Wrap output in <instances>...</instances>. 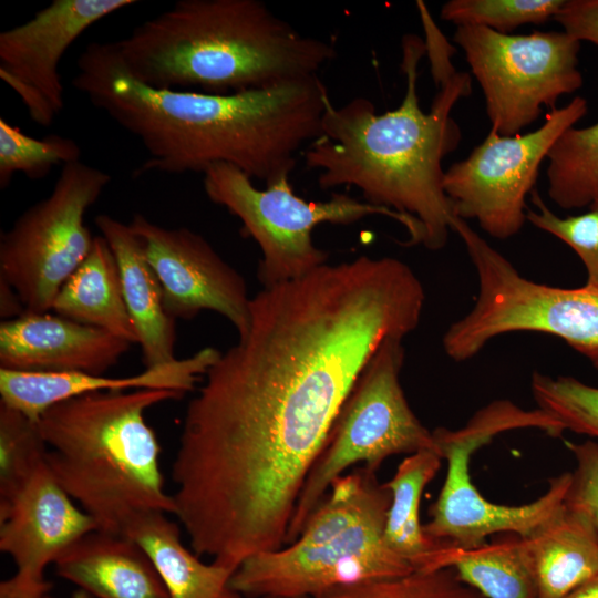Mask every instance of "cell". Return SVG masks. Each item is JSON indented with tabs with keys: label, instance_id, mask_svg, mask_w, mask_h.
I'll return each mask as SVG.
<instances>
[{
	"label": "cell",
	"instance_id": "28",
	"mask_svg": "<svg viewBox=\"0 0 598 598\" xmlns=\"http://www.w3.org/2000/svg\"><path fill=\"white\" fill-rule=\"evenodd\" d=\"M47 452L37 421L0 402V506L45 464Z\"/></svg>",
	"mask_w": 598,
	"mask_h": 598
},
{
	"label": "cell",
	"instance_id": "30",
	"mask_svg": "<svg viewBox=\"0 0 598 598\" xmlns=\"http://www.w3.org/2000/svg\"><path fill=\"white\" fill-rule=\"evenodd\" d=\"M565 0H450L440 11L444 21L483 27L503 34L524 24H544L555 18Z\"/></svg>",
	"mask_w": 598,
	"mask_h": 598
},
{
	"label": "cell",
	"instance_id": "9",
	"mask_svg": "<svg viewBox=\"0 0 598 598\" xmlns=\"http://www.w3.org/2000/svg\"><path fill=\"white\" fill-rule=\"evenodd\" d=\"M402 342L399 337L385 339L354 383L306 478L286 543L299 536L332 482L349 467L362 463L377 472L392 455L436 450L433 432L416 417L400 383Z\"/></svg>",
	"mask_w": 598,
	"mask_h": 598
},
{
	"label": "cell",
	"instance_id": "11",
	"mask_svg": "<svg viewBox=\"0 0 598 598\" xmlns=\"http://www.w3.org/2000/svg\"><path fill=\"white\" fill-rule=\"evenodd\" d=\"M111 179L81 159L65 164L50 194L1 234L0 278L16 290L25 312L52 310L59 290L91 251L95 236L84 217Z\"/></svg>",
	"mask_w": 598,
	"mask_h": 598
},
{
	"label": "cell",
	"instance_id": "22",
	"mask_svg": "<svg viewBox=\"0 0 598 598\" xmlns=\"http://www.w3.org/2000/svg\"><path fill=\"white\" fill-rule=\"evenodd\" d=\"M123 534L150 556L169 598H241L230 585L235 570L213 561L203 563L184 546L178 525L167 513L135 514L124 526Z\"/></svg>",
	"mask_w": 598,
	"mask_h": 598
},
{
	"label": "cell",
	"instance_id": "27",
	"mask_svg": "<svg viewBox=\"0 0 598 598\" xmlns=\"http://www.w3.org/2000/svg\"><path fill=\"white\" fill-rule=\"evenodd\" d=\"M81 147L70 137L49 134L35 138L0 118V187L4 189L17 173L30 179L47 176L58 165L80 161Z\"/></svg>",
	"mask_w": 598,
	"mask_h": 598
},
{
	"label": "cell",
	"instance_id": "1",
	"mask_svg": "<svg viewBox=\"0 0 598 598\" xmlns=\"http://www.w3.org/2000/svg\"><path fill=\"white\" fill-rule=\"evenodd\" d=\"M404 261L360 256L260 290L249 329L207 370L172 466L182 516L241 554L280 548L341 406L390 337L419 326Z\"/></svg>",
	"mask_w": 598,
	"mask_h": 598
},
{
	"label": "cell",
	"instance_id": "6",
	"mask_svg": "<svg viewBox=\"0 0 598 598\" xmlns=\"http://www.w3.org/2000/svg\"><path fill=\"white\" fill-rule=\"evenodd\" d=\"M391 493L364 466L332 482L287 547L243 561L230 585L247 598H315L409 575L413 566L384 538Z\"/></svg>",
	"mask_w": 598,
	"mask_h": 598
},
{
	"label": "cell",
	"instance_id": "29",
	"mask_svg": "<svg viewBox=\"0 0 598 598\" xmlns=\"http://www.w3.org/2000/svg\"><path fill=\"white\" fill-rule=\"evenodd\" d=\"M530 391L537 409L565 431L598 440V388L569 375L532 374Z\"/></svg>",
	"mask_w": 598,
	"mask_h": 598
},
{
	"label": "cell",
	"instance_id": "20",
	"mask_svg": "<svg viewBox=\"0 0 598 598\" xmlns=\"http://www.w3.org/2000/svg\"><path fill=\"white\" fill-rule=\"evenodd\" d=\"M94 223L116 259L124 300L138 337L145 368L175 361V319L164 308L159 281L141 239L130 224L110 215L100 214Z\"/></svg>",
	"mask_w": 598,
	"mask_h": 598
},
{
	"label": "cell",
	"instance_id": "5",
	"mask_svg": "<svg viewBox=\"0 0 598 598\" xmlns=\"http://www.w3.org/2000/svg\"><path fill=\"white\" fill-rule=\"evenodd\" d=\"M181 396L156 389L92 392L58 402L37 420L49 471L97 529L123 534L135 514H174L161 446L144 415Z\"/></svg>",
	"mask_w": 598,
	"mask_h": 598
},
{
	"label": "cell",
	"instance_id": "18",
	"mask_svg": "<svg viewBox=\"0 0 598 598\" xmlns=\"http://www.w3.org/2000/svg\"><path fill=\"white\" fill-rule=\"evenodd\" d=\"M220 355L206 347L185 359L145 368L143 372L107 378L84 372H25L0 369L1 402L37 421L53 404L92 392L128 391L130 389L169 390L184 395Z\"/></svg>",
	"mask_w": 598,
	"mask_h": 598
},
{
	"label": "cell",
	"instance_id": "10",
	"mask_svg": "<svg viewBox=\"0 0 598 598\" xmlns=\"http://www.w3.org/2000/svg\"><path fill=\"white\" fill-rule=\"evenodd\" d=\"M517 429H538L554 435L558 424L537 408L527 411L509 401H496L481 409L458 430L437 427L432 431L435 447L447 462V471L440 494L430 508V520L423 525L427 537L473 547L494 534L527 536L561 508L570 484V472L551 478L542 496L523 505L489 502L472 483V454L495 435Z\"/></svg>",
	"mask_w": 598,
	"mask_h": 598
},
{
	"label": "cell",
	"instance_id": "25",
	"mask_svg": "<svg viewBox=\"0 0 598 598\" xmlns=\"http://www.w3.org/2000/svg\"><path fill=\"white\" fill-rule=\"evenodd\" d=\"M435 448L408 455L393 477L385 483L391 493L384 538L388 546L420 570L427 555L439 545L426 536L420 520V502L425 486L434 478L440 466Z\"/></svg>",
	"mask_w": 598,
	"mask_h": 598
},
{
	"label": "cell",
	"instance_id": "33",
	"mask_svg": "<svg viewBox=\"0 0 598 598\" xmlns=\"http://www.w3.org/2000/svg\"><path fill=\"white\" fill-rule=\"evenodd\" d=\"M575 458L564 505L582 515L598 534V442L568 443Z\"/></svg>",
	"mask_w": 598,
	"mask_h": 598
},
{
	"label": "cell",
	"instance_id": "16",
	"mask_svg": "<svg viewBox=\"0 0 598 598\" xmlns=\"http://www.w3.org/2000/svg\"><path fill=\"white\" fill-rule=\"evenodd\" d=\"M97 529L94 520L59 485L47 462L0 506V550L17 573L0 584V598H44V569L75 540Z\"/></svg>",
	"mask_w": 598,
	"mask_h": 598
},
{
	"label": "cell",
	"instance_id": "32",
	"mask_svg": "<svg viewBox=\"0 0 598 598\" xmlns=\"http://www.w3.org/2000/svg\"><path fill=\"white\" fill-rule=\"evenodd\" d=\"M529 197L535 209H527V221L569 246L586 268L585 286L598 291V212L560 217L547 207L536 189Z\"/></svg>",
	"mask_w": 598,
	"mask_h": 598
},
{
	"label": "cell",
	"instance_id": "14",
	"mask_svg": "<svg viewBox=\"0 0 598 598\" xmlns=\"http://www.w3.org/2000/svg\"><path fill=\"white\" fill-rule=\"evenodd\" d=\"M135 0H53L25 22L0 33V79L32 122L50 126L64 106L60 63L93 24Z\"/></svg>",
	"mask_w": 598,
	"mask_h": 598
},
{
	"label": "cell",
	"instance_id": "3",
	"mask_svg": "<svg viewBox=\"0 0 598 598\" xmlns=\"http://www.w3.org/2000/svg\"><path fill=\"white\" fill-rule=\"evenodd\" d=\"M401 69L406 90L400 105L378 114L373 103L355 97L342 106L330 102L320 137L302 152L305 164L317 169L322 189L354 186L363 200L417 219L422 245L439 250L446 245L455 217L443 187L442 162L462 140L452 110L472 92V79L456 72L440 84L429 112L420 106L417 66L426 52L414 34L402 40Z\"/></svg>",
	"mask_w": 598,
	"mask_h": 598
},
{
	"label": "cell",
	"instance_id": "35",
	"mask_svg": "<svg viewBox=\"0 0 598 598\" xmlns=\"http://www.w3.org/2000/svg\"><path fill=\"white\" fill-rule=\"evenodd\" d=\"M25 312L16 290L0 278V316L4 320L16 319Z\"/></svg>",
	"mask_w": 598,
	"mask_h": 598
},
{
	"label": "cell",
	"instance_id": "8",
	"mask_svg": "<svg viewBox=\"0 0 598 598\" xmlns=\"http://www.w3.org/2000/svg\"><path fill=\"white\" fill-rule=\"evenodd\" d=\"M208 199L241 221V234L261 250L258 279L264 288L300 278L327 264L328 254L316 247L312 230L322 223L348 225L371 215L401 224L409 245L423 243L421 223L393 209L350 195L334 193L328 200L309 202L295 194L289 176L258 188L252 179L229 164H215L204 173Z\"/></svg>",
	"mask_w": 598,
	"mask_h": 598
},
{
	"label": "cell",
	"instance_id": "38",
	"mask_svg": "<svg viewBox=\"0 0 598 598\" xmlns=\"http://www.w3.org/2000/svg\"><path fill=\"white\" fill-rule=\"evenodd\" d=\"M44 598H52V597H50V596L48 595V596H47V597H44Z\"/></svg>",
	"mask_w": 598,
	"mask_h": 598
},
{
	"label": "cell",
	"instance_id": "23",
	"mask_svg": "<svg viewBox=\"0 0 598 598\" xmlns=\"http://www.w3.org/2000/svg\"><path fill=\"white\" fill-rule=\"evenodd\" d=\"M52 310L132 344L138 343L124 300L116 259L101 235L94 237L91 251L59 290Z\"/></svg>",
	"mask_w": 598,
	"mask_h": 598
},
{
	"label": "cell",
	"instance_id": "4",
	"mask_svg": "<svg viewBox=\"0 0 598 598\" xmlns=\"http://www.w3.org/2000/svg\"><path fill=\"white\" fill-rule=\"evenodd\" d=\"M113 45L138 82L208 94L316 76L337 55L260 0H178Z\"/></svg>",
	"mask_w": 598,
	"mask_h": 598
},
{
	"label": "cell",
	"instance_id": "21",
	"mask_svg": "<svg viewBox=\"0 0 598 598\" xmlns=\"http://www.w3.org/2000/svg\"><path fill=\"white\" fill-rule=\"evenodd\" d=\"M520 537L536 598H564L598 575V534L582 515L565 505Z\"/></svg>",
	"mask_w": 598,
	"mask_h": 598
},
{
	"label": "cell",
	"instance_id": "2",
	"mask_svg": "<svg viewBox=\"0 0 598 598\" xmlns=\"http://www.w3.org/2000/svg\"><path fill=\"white\" fill-rule=\"evenodd\" d=\"M76 66L72 86L147 152L135 177L221 163L265 185L290 176L298 153L321 136L331 101L318 75L230 94L154 89L127 72L113 42L89 43Z\"/></svg>",
	"mask_w": 598,
	"mask_h": 598
},
{
	"label": "cell",
	"instance_id": "31",
	"mask_svg": "<svg viewBox=\"0 0 598 598\" xmlns=\"http://www.w3.org/2000/svg\"><path fill=\"white\" fill-rule=\"evenodd\" d=\"M315 598H484L458 579L452 568L416 570L369 581Z\"/></svg>",
	"mask_w": 598,
	"mask_h": 598
},
{
	"label": "cell",
	"instance_id": "13",
	"mask_svg": "<svg viewBox=\"0 0 598 598\" xmlns=\"http://www.w3.org/2000/svg\"><path fill=\"white\" fill-rule=\"evenodd\" d=\"M587 111V100L575 96L550 110L535 131L503 136L491 128L466 158L444 173L443 187L455 217L475 220L496 239L517 235L527 221L526 198L535 189L542 163L560 134Z\"/></svg>",
	"mask_w": 598,
	"mask_h": 598
},
{
	"label": "cell",
	"instance_id": "7",
	"mask_svg": "<svg viewBox=\"0 0 598 598\" xmlns=\"http://www.w3.org/2000/svg\"><path fill=\"white\" fill-rule=\"evenodd\" d=\"M452 230L462 239L475 268L478 292L472 309L443 336L450 359L470 360L502 334L538 332L561 339L598 371L597 290L529 280L467 221L454 217Z\"/></svg>",
	"mask_w": 598,
	"mask_h": 598
},
{
	"label": "cell",
	"instance_id": "17",
	"mask_svg": "<svg viewBox=\"0 0 598 598\" xmlns=\"http://www.w3.org/2000/svg\"><path fill=\"white\" fill-rule=\"evenodd\" d=\"M132 343L59 315L23 313L0 324V369L103 375Z\"/></svg>",
	"mask_w": 598,
	"mask_h": 598
},
{
	"label": "cell",
	"instance_id": "15",
	"mask_svg": "<svg viewBox=\"0 0 598 598\" xmlns=\"http://www.w3.org/2000/svg\"><path fill=\"white\" fill-rule=\"evenodd\" d=\"M159 281L164 308L174 318L192 319L204 310L225 317L246 334L250 301L243 276L198 233L161 226L142 214L130 223Z\"/></svg>",
	"mask_w": 598,
	"mask_h": 598
},
{
	"label": "cell",
	"instance_id": "24",
	"mask_svg": "<svg viewBox=\"0 0 598 598\" xmlns=\"http://www.w3.org/2000/svg\"><path fill=\"white\" fill-rule=\"evenodd\" d=\"M452 568L460 580L484 598H536L522 537L502 533L491 542L464 547L440 540L420 570Z\"/></svg>",
	"mask_w": 598,
	"mask_h": 598
},
{
	"label": "cell",
	"instance_id": "37",
	"mask_svg": "<svg viewBox=\"0 0 598 598\" xmlns=\"http://www.w3.org/2000/svg\"><path fill=\"white\" fill-rule=\"evenodd\" d=\"M71 598H92V596L86 591L80 589L75 591Z\"/></svg>",
	"mask_w": 598,
	"mask_h": 598
},
{
	"label": "cell",
	"instance_id": "36",
	"mask_svg": "<svg viewBox=\"0 0 598 598\" xmlns=\"http://www.w3.org/2000/svg\"><path fill=\"white\" fill-rule=\"evenodd\" d=\"M564 598H598V575L579 585Z\"/></svg>",
	"mask_w": 598,
	"mask_h": 598
},
{
	"label": "cell",
	"instance_id": "19",
	"mask_svg": "<svg viewBox=\"0 0 598 598\" xmlns=\"http://www.w3.org/2000/svg\"><path fill=\"white\" fill-rule=\"evenodd\" d=\"M53 565L60 577L96 598H169L150 556L124 534L91 530Z\"/></svg>",
	"mask_w": 598,
	"mask_h": 598
},
{
	"label": "cell",
	"instance_id": "34",
	"mask_svg": "<svg viewBox=\"0 0 598 598\" xmlns=\"http://www.w3.org/2000/svg\"><path fill=\"white\" fill-rule=\"evenodd\" d=\"M554 20L579 42L598 45V0H565Z\"/></svg>",
	"mask_w": 598,
	"mask_h": 598
},
{
	"label": "cell",
	"instance_id": "12",
	"mask_svg": "<svg viewBox=\"0 0 598 598\" xmlns=\"http://www.w3.org/2000/svg\"><path fill=\"white\" fill-rule=\"evenodd\" d=\"M453 41L463 50L484 99L491 128L512 136L556 109L578 91L580 43L565 31L503 34L483 27H456Z\"/></svg>",
	"mask_w": 598,
	"mask_h": 598
},
{
	"label": "cell",
	"instance_id": "26",
	"mask_svg": "<svg viewBox=\"0 0 598 598\" xmlns=\"http://www.w3.org/2000/svg\"><path fill=\"white\" fill-rule=\"evenodd\" d=\"M547 193L563 209L598 212V122L571 126L547 154Z\"/></svg>",
	"mask_w": 598,
	"mask_h": 598
}]
</instances>
